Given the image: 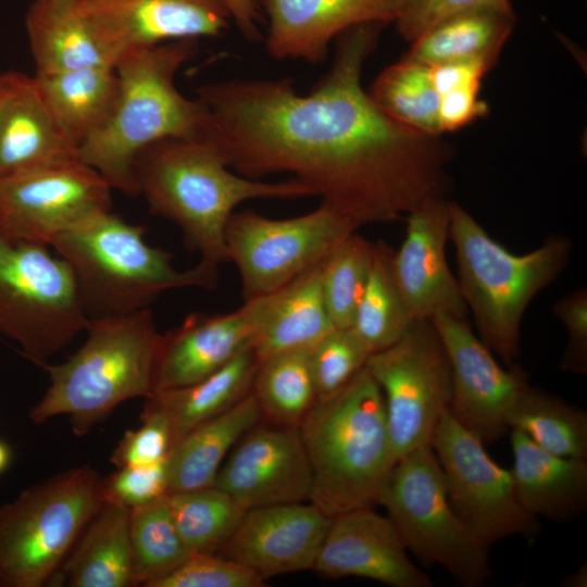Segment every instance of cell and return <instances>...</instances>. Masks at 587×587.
<instances>
[{"instance_id": "1", "label": "cell", "mask_w": 587, "mask_h": 587, "mask_svg": "<svg viewBox=\"0 0 587 587\" xmlns=\"http://www.w3.org/2000/svg\"><path fill=\"white\" fill-rule=\"evenodd\" d=\"M386 25L367 22L340 34L328 73L308 95L287 78L199 87L202 138L242 176L292 175L358 228L444 197L450 148L388 116L362 87L363 65Z\"/></svg>"}, {"instance_id": "2", "label": "cell", "mask_w": 587, "mask_h": 587, "mask_svg": "<svg viewBox=\"0 0 587 587\" xmlns=\"http://www.w3.org/2000/svg\"><path fill=\"white\" fill-rule=\"evenodd\" d=\"M137 195L151 213L179 227L186 248L218 273L228 262L225 228L242 202L253 199H298L315 196L307 184L253 179L234 173L203 138H168L142 149L133 162Z\"/></svg>"}, {"instance_id": "3", "label": "cell", "mask_w": 587, "mask_h": 587, "mask_svg": "<svg viewBox=\"0 0 587 587\" xmlns=\"http://www.w3.org/2000/svg\"><path fill=\"white\" fill-rule=\"evenodd\" d=\"M197 39L136 50L116 65L118 91L105 124L84 143L78 157L112 189L136 196L133 162L148 146L168 138H202L205 108L176 88L175 76L193 55Z\"/></svg>"}, {"instance_id": "4", "label": "cell", "mask_w": 587, "mask_h": 587, "mask_svg": "<svg viewBox=\"0 0 587 587\" xmlns=\"http://www.w3.org/2000/svg\"><path fill=\"white\" fill-rule=\"evenodd\" d=\"M299 430L311 463L310 501L328 516L371 508L394 466L383 392L364 366L316 400Z\"/></svg>"}, {"instance_id": "5", "label": "cell", "mask_w": 587, "mask_h": 587, "mask_svg": "<svg viewBox=\"0 0 587 587\" xmlns=\"http://www.w3.org/2000/svg\"><path fill=\"white\" fill-rule=\"evenodd\" d=\"M84 332L71 358L41 366L50 383L29 413L34 424L67 415L73 433L85 436L121 403L152 394L160 333L150 308L88 319Z\"/></svg>"}, {"instance_id": "6", "label": "cell", "mask_w": 587, "mask_h": 587, "mask_svg": "<svg viewBox=\"0 0 587 587\" xmlns=\"http://www.w3.org/2000/svg\"><path fill=\"white\" fill-rule=\"evenodd\" d=\"M146 228L109 211L58 236L50 245L70 265L88 319L123 315L149 305L165 290L216 287L218 273L198 263L179 271L173 255L150 246Z\"/></svg>"}, {"instance_id": "7", "label": "cell", "mask_w": 587, "mask_h": 587, "mask_svg": "<svg viewBox=\"0 0 587 587\" xmlns=\"http://www.w3.org/2000/svg\"><path fill=\"white\" fill-rule=\"evenodd\" d=\"M449 213L462 298L480 340L512 365L520 354L525 310L566 267L572 242L565 236H550L534 251L517 255L492 239L459 203L449 201Z\"/></svg>"}, {"instance_id": "8", "label": "cell", "mask_w": 587, "mask_h": 587, "mask_svg": "<svg viewBox=\"0 0 587 587\" xmlns=\"http://www.w3.org/2000/svg\"><path fill=\"white\" fill-rule=\"evenodd\" d=\"M103 502L102 477L82 465L0 504V587L51 583Z\"/></svg>"}, {"instance_id": "9", "label": "cell", "mask_w": 587, "mask_h": 587, "mask_svg": "<svg viewBox=\"0 0 587 587\" xmlns=\"http://www.w3.org/2000/svg\"><path fill=\"white\" fill-rule=\"evenodd\" d=\"M48 248L0 235V335L40 367L88 322L70 265Z\"/></svg>"}, {"instance_id": "10", "label": "cell", "mask_w": 587, "mask_h": 587, "mask_svg": "<svg viewBox=\"0 0 587 587\" xmlns=\"http://www.w3.org/2000/svg\"><path fill=\"white\" fill-rule=\"evenodd\" d=\"M378 503L404 546L421 561L446 569L461 585L478 587L491 576L485 547L453 511L441 466L430 445L391 467Z\"/></svg>"}, {"instance_id": "11", "label": "cell", "mask_w": 587, "mask_h": 587, "mask_svg": "<svg viewBox=\"0 0 587 587\" xmlns=\"http://www.w3.org/2000/svg\"><path fill=\"white\" fill-rule=\"evenodd\" d=\"M365 367L384 396L394 462L430 445L452 401L449 359L432 321L414 320L396 344L372 353Z\"/></svg>"}, {"instance_id": "12", "label": "cell", "mask_w": 587, "mask_h": 587, "mask_svg": "<svg viewBox=\"0 0 587 587\" xmlns=\"http://www.w3.org/2000/svg\"><path fill=\"white\" fill-rule=\"evenodd\" d=\"M359 228L322 203L296 217L275 220L254 210L234 212L225 228L227 259L235 263L245 301L272 294L324 260Z\"/></svg>"}, {"instance_id": "13", "label": "cell", "mask_w": 587, "mask_h": 587, "mask_svg": "<svg viewBox=\"0 0 587 587\" xmlns=\"http://www.w3.org/2000/svg\"><path fill=\"white\" fill-rule=\"evenodd\" d=\"M430 446L453 511L485 547L513 535L533 538L539 532L537 517L517 500L511 471L495 462L485 444L450 411L439 421Z\"/></svg>"}, {"instance_id": "14", "label": "cell", "mask_w": 587, "mask_h": 587, "mask_svg": "<svg viewBox=\"0 0 587 587\" xmlns=\"http://www.w3.org/2000/svg\"><path fill=\"white\" fill-rule=\"evenodd\" d=\"M111 186L79 159L0 176V235L49 246L111 210Z\"/></svg>"}, {"instance_id": "15", "label": "cell", "mask_w": 587, "mask_h": 587, "mask_svg": "<svg viewBox=\"0 0 587 587\" xmlns=\"http://www.w3.org/2000/svg\"><path fill=\"white\" fill-rule=\"evenodd\" d=\"M446 349L452 376L450 413L485 445L508 430V414L528 387L526 373L516 365L503 369L474 334L467 319L437 314L429 319Z\"/></svg>"}, {"instance_id": "16", "label": "cell", "mask_w": 587, "mask_h": 587, "mask_svg": "<svg viewBox=\"0 0 587 587\" xmlns=\"http://www.w3.org/2000/svg\"><path fill=\"white\" fill-rule=\"evenodd\" d=\"M214 486L245 509L310 501L311 463L299 427L260 423L236 442Z\"/></svg>"}, {"instance_id": "17", "label": "cell", "mask_w": 587, "mask_h": 587, "mask_svg": "<svg viewBox=\"0 0 587 587\" xmlns=\"http://www.w3.org/2000/svg\"><path fill=\"white\" fill-rule=\"evenodd\" d=\"M77 5L116 65L136 50L220 36L232 18L224 0H77Z\"/></svg>"}, {"instance_id": "18", "label": "cell", "mask_w": 587, "mask_h": 587, "mask_svg": "<svg viewBox=\"0 0 587 587\" xmlns=\"http://www.w3.org/2000/svg\"><path fill=\"white\" fill-rule=\"evenodd\" d=\"M332 520L311 501L249 509L218 553L264 580L312 570Z\"/></svg>"}, {"instance_id": "19", "label": "cell", "mask_w": 587, "mask_h": 587, "mask_svg": "<svg viewBox=\"0 0 587 587\" xmlns=\"http://www.w3.org/2000/svg\"><path fill=\"white\" fill-rule=\"evenodd\" d=\"M408 214L405 238L394 253V271L413 319L437 314L467 319V307L446 258L449 201L432 197Z\"/></svg>"}, {"instance_id": "20", "label": "cell", "mask_w": 587, "mask_h": 587, "mask_svg": "<svg viewBox=\"0 0 587 587\" xmlns=\"http://www.w3.org/2000/svg\"><path fill=\"white\" fill-rule=\"evenodd\" d=\"M312 570L327 577H364L391 587L434 585L409 559L390 519L373 507L333 517Z\"/></svg>"}, {"instance_id": "21", "label": "cell", "mask_w": 587, "mask_h": 587, "mask_svg": "<svg viewBox=\"0 0 587 587\" xmlns=\"http://www.w3.org/2000/svg\"><path fill=\"white\" fill-rule=\"evenodd\" d=\"M255 325V299L224 314H189L177 327L160 334L152 392L185 387L216 372L252 344Z\"/></svg>"}, {"instance_id": "22", "label": "cell", "mask_w": 587, "mask_h": 587, "mask_svg": "<svg viewBox=\"0 0 587 587\" xmlns=\"http://www.w3.org/2000/svg\"><path fill=\"white\" fill-rule=\"evenodd\" d=\"M268 17L267 53L323 62L334 38L367 22L392 23L398 0H257Z\"/></svg>"}, {"instance_id": "23", "label": "cell", "mask_w": 587, "mask_h": 587, "mask_svg": "<svg viewBox=\"0 0 587 587\" xmlns=\"http://www.w3.org/2000/svg\"><path fill=\"white\" fill-rule=\"evenodd\" d=\"M77 159L78 147L50 113L33 76L9 71L0 103V176Z\"/></svg>"}, {"instance_id": "24", "label": "cell", "mask_w": 587, "mask_h": 587, "mask_svg": "<svg viewBox=\"0 0 587 587\" xmlns=\"http://www.w3.org/2000/svg\"><path fill=\"white\" fill-rule=\"evenodd\" d=\"M510 470L519 502L530 515L569 522L587 507V460L552 454L511 429Z\"/></svg>"}, {"instance_id": "25", "label": "cell", "mask_w": 587, "mask_h": 587, "mask_svg": "<svg viewBox=\"0 0 587 587\" xmlns=\"http://www.w3.org/2000/svg\"><path fill=\"white\" fill-rule=\"evenodd\" d=\"M323 261L278 290L254 298L252 347L259 362L274 353L310 349L335 327L322 291Z\"/></svg>"}, {"instance_id": "26", "label": "cell", "mask_w": 587, "mask_h": 587, "mask_svg": "<svg viewBox=\"0 0 587 587\" xmlns=\"http://www.w3.org/2000/svg\"><path fill=\"white\" fill-rule=\"evenodd\" d=\"M25 29L35 75L116 66L114 57L79 12L77 0H34L25 15Z\"/></svg>"}, {"instance_id": "27", "label": "cell", "mask_w": 587, "mask_h": 587, "mask_svg": "<svg viewBox=\"0 0 587 587\" xmlns=\"http://www.w3.org/2000/svg\"><path fill=\"white\" fill-rule=\"evenodd\" d=\"M262 419L250 391L225 412L186 433L167 457V494L213 486L229 451Z\"/></svg>"}, {"instance_id": "28", "label": "cell", "mask_w": 587, "mask_h": 587, "mask_svg": "<svg viewBox=\"0 0 587 587\" xmlns=\"http://www.w3.org/2000/svg\"><path fill=\"white\" fill-rule=\"evenodd\" d=\"M129 508L104 501L53 577L71 587L132 586Z\"/></svg>"}, {"instance_id": "29", "label": "cell", "mask_w": 587, "mask_h": 587, "mask_svg": "<svg viewBox=\"0 0 587 587\" xmlns=\"http://www.w3.org/2000/svg\"><path fill=\"white\" fill-rule=\"evenodd\" d=\"M259 359L252 344L208 377L179 388L154 391L143 411L162 414L170 423L174 445L199 424L225 412L252 389Z\"/></svg>"}, {"instance_id": "30", "label": "cell", "mask_w": 587, "mask_h": 587, "mask_svg": "<svg viewBox=\"0 0 587 587\" xmlns=\"http://www.w3.org/2000/svg\"><path fill=\"white\" fill-rule=\"evenodd\" d=\"M50 113L78 147L108 121L118 91L115 67L89 66L33 75Z\"/></svg>"}, {"instance_id": "31", "label": "cell", "mask_w": 587, "mask_h": 587, "mask_svg": "<svg viewBox=\"0 0 587 587\" xmlns=\"http://www.w3.org/2000/svg\"><path fill=\"white\" fill-rule=\"evenodd\" d=\"M515 14L473 9L451 15L412 41L404 55L426 66L462 61L495 65L511 35Z\"/></svg>"}, {"instance_id": "32", "label": "cell", "mask_w": 587, "mask_h": 587, "mask_svg": "<svg viewBox=\"0 0 587 587\" xmlns=\"http://www.w3.org/2000/svg\"><path fill=\"white\" fill-rule=\"evenodd\" d=\"M507 423L552 454L587 460V413L555 395L528 385Z\"/></svg>"}, {"instance_id": "33", "label": "cell", "mask_w": 587, "mask_h": 587, "mask_svg": "<svg viewBox=\"0 0 587 587\" xmlns=\"http://www.w3.org/2000/svg\"><path fill=\"white\" fill-rule=\"evenodd\" d=\"M394 253L384 240L374 243L369 282L352 325L372 353L396 344L414 321L395 276Z\"/></svg>"}, {"instance_id": "34", "label": "cell", "mask_w": 587, "mask_h": 587, "mask_svg": "<svg viewBox=\"0 0 587 587\" xmlns=\"http://www.w3.org/2000/svg\"><path fill=\"white\" fill-rule=\"evenodd\" d=\"M309 350L283 351L259 362L251 391L271 424L299 427L315 403Z\"/></svg>"}, {"instance_id": "35", "label": "cell", "mask_w": 587, "mask_h": 587, "mask_svg": "<svg viewBox=\"0 0 587 587\" xmlns=\"http://www.w3.org/2000/svg\"><path fill=\"white\" fill-rule=\"evenodd\" d=\"M166 495L129 509L132 586L149 587L195 554L174 525Z\"/></svg>"}, {"instance_id": "36", "label": "cell", "mask_w": 587, "mask_h": 587, "mask_svg": "<svg viewBox=\"0 0 587 587\" xmlns=\"http://www.w3.org/2000/svg\"><path fill=\"white\" fill-rule=\"evenodd\" d=\"M166 496L174 525L193 553L218 552L247 511L214 485Z\"/></svg>"}, {"instance_id": "37", "label": "cell", "mask_w": 587, "mask_h": 587, "mask_svg": "<svg viewBox=\"0 0 587 587\" xmlns=\"http://www.w3.org/2000/svg\"><path fill=\"white\" fill-rule=\"evenodd\" d=\"M369 93L377 107L397 122L440 136V96L433 85L429 66L403 57L377 76Z\"/></svg>"}, {"instance_id": "38", "label": "cell", "mask_w": 587, "mask_h": 587, "mask_svg": "<svg viewBox=\"0 0 587 587\" xmlns=\"http://www.w3.org/2000/svg\"><path fill=\"white\" fill-rule=\"evenodd\" d=\"M374 243L357 232L339 241L323 261L322 291L335 327H352L369 282Z\"/></svg>"}, {"instance_id": "39", "label": "cell", "mask_w": 587, "mask_h": 587, "mask_svg": "<svg viewBox=\"0 0 587 587\" xmlns=\"http://www.w3.org/2000/svg\"><path fill=\"white\" fill-rule=\"evenodd\" d=\"M371 350L352 327H334L309 350L316 400L344 388L366 364Z\"/></svg>"}, {"instance_id": "40", "label": "cell", "mask_w": 587, "mask_h": 587, "mask_svg": "<svg viewBox=\"0 0 587 587\" xmlns=\"http://www.w3.org/2000/svg\"><path fill=\"white\" fill-rule=\"evenodd\" d=\"M265 580L253 570L215 553H195L179 567L149 587H262Z\"/></svg>"}, {"instance_id": "41", "label": "cell", "mask_w": 587, "mask_h": 587, "mask_svg": "<svg viewBox=\"0 0 587 587\" xmlns=\"http://www.w3.org/2000/svg\"><path fill=\"white\" fill-rule=\"evenodd\" d=\"M140 420L141 425L127 430L111 454L116 469L160 462L174 446L171 425L162 414L142 410Z\"/></svg>"}, {"instance_id": "42", "label": "cell", "mask_w": 587, "mask_h": 587, "mask_svg": "<svg viewBox=\"0 0 587 587\" xmlns=\"http://www.w3.org/2000/svg\"><path fill=\"white\" fill-rule=\"evenodd\" d=\"M473 9H494L515 14L511 0H398L394 23L412 42L442 20Z\"/></svg>"}, {"instance_id": "43", "label": "cell", "mask_w": 587, "mask_h": 587, "mask_svg": "<svg viewBox=\"0 0 587 587\" xmlns=\"http://www.w3.org/2000/svg\"><path fill=\"white\" fill-rule=\"evenodd\" d=\"M167 459L147 465L126 466L102 478L104 501L134 508L167 494Z\"/></svg>"}, {"instance_id": "44", "label": "cell", "mask_w": 587, "mask_h": 587, "mask_svg": "<svg viewBox=\"0 0 587 587\" xmlns=\"http://www.w3.org/2000/svg\"><path fill=\"white\" fill-rule=\"evenodd\" d=\"M552 313L566 328L569 339L560 369L574 374L587 372V291L579 287L560 298Z\"/></svg>"}, {"instance_id": "45", "label": "cell", "mask_w": 587, "mask_h": 587, "mask_svg": "<svg viewBox=\"0 0 587 587\" xmlns=\"http://www.w3.org/2000/svg\"><path fill=\"white\" fill-rule=\"evenodd\" d=\"M479 86H466L440 96L439 132H452L469 125L488 113L487 103L479 98Z\"/></svg>"}, {"instance_id": "46", "label": "cell", "mask_w": 587, "mask_h": 587, "mask_svg": "<svg viewBox=\"0 0 587 587\" xmlns=\"http://www.w3.org/2000/svg\"><path fill=\"white\" fill-rule=\"evenodd\" d=\"M492 65L484 61L450 62L429 66L433 85L439 96L451 90L480 86L483 76Z\"/></svg>"}, {"instance_id": "47", "label": "cell", "mask_w": 587, "mask_h": 587, "mask_svg": "<svg viewBox=\"0 0 587 587\" xmlns=\"http://www.w3.org/2000/svg\"><path fill=\"white\" fill-rule=\"evenodd\" d=\"M227 4L230 16L236 23L243 37L255 42L262 40L259 24L262 23V10L257 0H224Z\"/></svg>"}, {"instance_id": "48", "label": "cell", "mask_w": 587, "mask_h": 587, "mask_svg": "<svg viewBox=\"0 0 587 587\" xmlns=\"http://www.w3.org/2000/svg\"><path fill=\"white\" fill-rule=\"evenodd\" d=\"M559 585L563 587H586L587 586L586 564H584L574 573L567 575Z\"/></svg>"}, {"instance_id": "49", "label": "cell", "mask_w": 587, "mask_h": 587, "mask_svg": "<svg viewBox=\"0 0 587 587\" xmlns=\"http://www.w3.org/2000/svg\"><path fill=\"white\" fill-rule=\"evenodd\" d=\"M12 461V450L10 446L0 440V475L9 467Z\"/></svg>"}, {"instance_id": "50", "label": "cell", "mask_w": 587, "mask_h": 587, "mask_svg": "<svg viewBox=\"0 0 587 587\" xmlns=\"http://www.w3.org/2000/svg\"><path fill=\"white\" fill-rule=\"evenodd\" d=\"M8 82H9V72H3V73H0V103H1V100L4 96V92H5V89H7V86H8Z\"/></svg>"}]
</instances>
